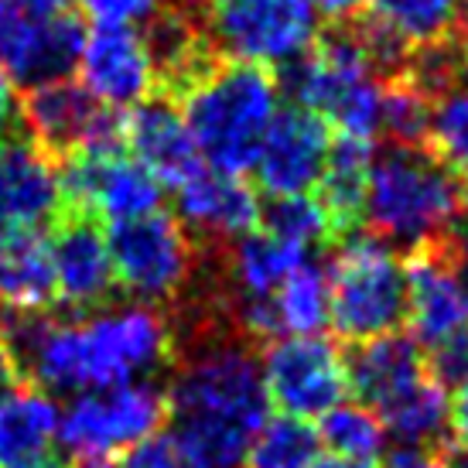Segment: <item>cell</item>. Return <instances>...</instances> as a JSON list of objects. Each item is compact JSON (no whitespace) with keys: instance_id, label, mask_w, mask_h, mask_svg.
<instances>
[{"instance_id":"cell-10","label":"cell","mask_w":468,"mask_h":468,"mask_svg":"<svg viewBox=\"0 0 468 468\" xmlns=\"http://www.w3.org/2000/svg\"><path fill=\"white\" fill-rule=\"evenodd\" d=\"M17 127L52 161L72 154L76 147L127 151L123 147V113L100 106L69 76H55L27 86L25 96H17Z\"/></svg>"},{"instance_id":"cell-32","label":"cell","mask_w":468,"mask_h":468,"mask_svg":"<svg viewBox=\"0 0 468 468\" xmlns=\"http://www.w3.org/2000/svg\"><path fill=\"white\" fill-rule=\"evenodd\" d=\"M76 4L96 27H137L147 25L168 0H76Z\"/></svg>"},{"instance_id":"cell-26","label":"cell","mask_w":468,"mask_h":468,"mask_svg":"<svg viewBox=\"0 0 468 468\" xmlns=\"http://www.w3.org/2000/svg\"><path fill=\"white\" fill-rule=\"evenodd\" d=\"M277 335H322L328 325V273L322 263L304 261L271 294Z\"/></svg>"},{"instance_id":"cell-9","label":"cell","mask_w":468,"mask_h":468,"mask_svg":"<svg viewBox=\"0 0 468 468\" xmlns=\"http://www.w3.org/2000/svg\"><path fill=\"white\" fill-rule=\"evenodd\" d=\"M165 420V390L147 379H131L76 393L58 417V438L76 458H117L154 438Z\"/></svg>"},{"instance_id":"cell-40","label":"cell","mask_w":468,"mask_h":468,"mask_svg":"<svg viewBox=\"0 0 468 468\" xmlns=\"http://www.w3.org/2000/svg\"><path fill=\"white\" fill-rule=\"evenodd\" d=\"M25 379H21V369H17V359H14V352L4 346V338H0V397L4 393H11L14 387H21Z\"/></svg>"},{"instance_id":"cell-16","label":"cell","mask_w":468,"mask_h":468,"mask_svg":"<svg viewBox=\"0 0 468 468\" xmlns=\"http://www.w3.org/2000/svg\"><path fill=\"white\" fill-rule=\"evenodd\" d=\"M52 247V273H55V301L69 312L90 314L106 308V301L117 294L113 277V257L106 247V233L96 226L92 216L79 212H58Z\"/></svg>"},{"instance_id":"cell-27","label":"cell","mask_w":468,"mask_h":468,"mask_svg":"<svg viewBox=\"0 0 468 468\" xmlns=\"http://www.w3.org/2000/svg\"><path fill=\"white\" fill-rule=\"evenodd\" d=\"M318 431L301 417H267L253 434L243 468H312L318 462Z\"/></svg>"},{"instance_id":"cell-24","label":"cell","mask_w":468,"mask_h":468,"mask_svg":"<svg viewBox=\"0 0 468 468\" xmlns=\"http://www.w3.org/2000/svg\"><path fill=\"white\" fill-rule=\"evenodd\" d=\"M373 165V141L335 133L328 147L325 168L318 178V198L328 208L338 236H349L363 222V198Z\"/></svg>"},{"instance_id":"cell-23","label":"cell","mask_w":468,"mask_h":468,"mask_svg":"<svg viewBox=\"0 0 468 468\" xmlns=\"http://www.w3.org/2000/svg\"><path fill=\"white\" fill-rule=\"evenodd\" d=\"M304 261H308V250L284 243L267 229L263 233L253 229V233L236 236L229 243V253L222 261V273L229 277V294L261 301L271 298L287 273L301 267Z\"/></svg>"},{"instance_id":"cell-42","label":"cell","mask_w":468,"mask_h":468,"mask_svg":"<svg viewBox=\"0 0 468 468\" xmlns=\"http://www.w3.org/2000/svg\"><path fill=\"white\" fill-rule=\"evenodd\" d=\"M312 468H373V465H369V462H352V458L328 455V458H318Z\"/></svg>"},{"instance_id":"cell-11","label":"cell","mask_w":468,"mask_h":468,"mask_svg":"<svg viewBox=\"0 0 468 468\" xmlns=\"http://www.w3.org/2000/svg\"><path fill=\"white\" fill-rule=\"evenodd\" d=\"M267 400L287 417L312 420L346 400L349 377L342 352L322 335H277L261 359Z\"/></svg>"},{"instance_id":"cell-41","label":"cell","mask_w":468,"mask_h":468,"mask_svg":"<svg viewBox=\"0 0 468 468\" xmlns=\"http://www.w3.org/2000/svg\"><path fill=\"white\" fill-rule=\"evenodd\" d=\"M7 468H66V462L48 452V455H38V458H27V462H17V465H7Z\"/></svg>"},{"instance_id":"cell-18","label":"cell","mask_w":468,"mask_h":468,"mask_svg":"<svg viewBox=\"0 0 468 468\" xmlns=\"http://www.w3.org/2000/svg\"><path fill=\"white\" fill-rule=\"evenodd\" d=\"M178 196V219L188 233L206 243H233L236 236L253 233L261 226V198L243 182V175L202 168L188 178Z\"/></svg>"},{"instance_id":"cell-28","label":"cell","mask_w":468,"mask_h":468,"mask_svg":"<svg viewBox=\"0 0 468 468\" xmlns=\"http://www.w3.org/2000/svg\"><path fill=\"white\" fill-rule=\"evenodd\" d=\"M261 222L263 229L284 243H294L301 250L312 247H325V243H335L338 229L328 208L322 206L318 196H277L267 208H261Z\"/></svg>"},{"instance_id":"cell-21","label":"cell","mask_w":468,"mask_h":468,"mask_svg":"<svg viewBox=\"0 0 468 468\" xmlns=\"http://www.w3.org/2000/svg\"><path fill=\"white\" fill-rule=\"evenodd\" d=\"M55 304V273L48 236L38 226L0 222V308L48 312Z\"/></svg>"},{"instance_id":"cell-37","label":"cell","mask_w":468,"mask_h":468,"mask_svg":"<svg viewBox=\"0 0 468 468\" xmlns=\"http://www.w3.org/2000/svg\"><path fill=\"white\" fill-rule=\"evenodd\" d=\"M444 239H448V250H452L458 277H462V284H465V291H468V212L455 222V229L444 236Z\"/></svg>"},{"instance_id":"cell-17","label":"cell","mask_w":468,"mask_h":468,"mask_svg":"<svg viewBox=\"0 0 468 468\" xmlns=\"http://www.w3.org/2000/svg\"><path fill=\"white\" fill-rule=\"evenodd\" d=\"M123 147L131 151L137 165H144L168 188H182L188 178H196L198 171L206 168L182 110L165 92H154L151 100L127 110Z\"/></svg>"},{"instance_id":"cell-30","label":"cell","mask_w":468,"mask_h":468,"mask_svg":"<svg viewBox=\"0 0 468 468\" xmlns=\"http://www.w3.org/2000/svg\"><path fill=\"white\" fill-rule=\"evenodd\" d=\"M431 100L428 92L414 86L410 79L397 76L383 79V123L379 133H387V141L397 147H428V127H431Z\"/></svg>"},{"instance_id":"cell-36","label":"cell","mask_w":468,"mask_h":468,"mask_svg":"<svg viewBox=\"0 0 468 468\" xmlns=\"http://www.w3.org/2000/svg\"><path fill=\"white\" fill-rule=\"evenodd\" d=\"M448 428L455 434V448L468 452V383L455 390V403L448 407Z\"/></svg>"},{"instance_id":"cell-2","label":"cell","mask_w":468,"mask_h":468,"mask_svg":"<svg viewBox=\"0 0 468 468\" xmlns=\"http://www.w3.org/2000/svg\"><path fill=\"white\" fill-rule=\"evenodd\" d=\"M0 338L14 352L21 379L45 393H82L131 383L171 366L178 332L154 304L55 322L45 312H7Z\"/></svg>"},{"instance_id":"cell-1","label":"cell","mask_w":468,"mask_h":468,"mask_svg":"<svg viewBox=\"0 0 468 468\" xmlns=\"http://www.w3.org/2000/svg\"><path fill=\"white\" fill-rule=\"evenodd\" d=\"M192 328L168 366L171 441L188 468H239L271 417L261 356L222 318H192Z\"/></svg>"},{"instance_id":"cell-15","label":"cell","mask_w":468,"mask_h":468,"mask_svg":"<svg viewBox=\"0 0 468 468\" xmlns=\"http://www.w3.org/2000/svg\"><path fill=\"white\" fill-rule=\"evenodd\" d=\"M79 86L100 106L131 110L157 92L151 48L133 27H92L76 58Z\"/></svg>"},{"instance_id":"cell-14","label":"cell","mask_w":468,"mask_h":468,"mask_svg":"<svg viewBox=\"0 0 468 468\" xmlns=\"http://www.w3.org/2000/svg\"><path fill=\"white\" fill-rule=\"evenodd\" d=\"M328 147L332 127L318 113L291 103L287 110L273 113L250 171H257V182L271 198L301 196L312 192L322 178Z\"/></svg>"},{"instance_id":"cell-19","label":"cell","mask_w":468,"mask_h":468,"mask_svg":"<svg viewBox=\"0 0 468 468\" xmlns=\"http://www.w3.org/2000/svg\"><path fill=\"white\" fill-rule=\"evenodd\" d=\"M346 377L359 403H366L379 417L393 403L410 397L431 377V369L428 356L420 352L414 338L387 332V335L356 342V349L346 359Z\"/></svg>"},{"instance_id":"cell-20","label":"cell","mask_w":468,"mask_h":468,"mask_svg":"<svg viewBox=\"0 0 468 468\" xmlns=\"http://www.w3.org/2000/svg\"><path fill=\"white\" fill-rule=\"evenodd\" d=\"M62 212L58 168L41 147L21 137L0 141V222L38 226Z\"/></svg>"},{"instance_id":"cell-29","label":"cell","mask_w":468,"mask_h":468,"mask_svg":"<svg viewBox=\"0 0 468 468\" xmlns=\"http://www.w3.org/2000/svg\"><path fill=\"white\" fill-rule=\"evenodd\" d=\"M318 441L325 444L332 455L352 458V462H373L383 455L387 428L366 403H335L322 414Z\"/></svg>"},{"instance_id":"cell-25","label":"cell","mask_w":468,"mask_h":468,"mask_svg":"<svg viewBox=\"0 0 468 468\" xmlns=\"http://www.w3.org/2000/svg\"><path fill=\"white\" fill-rule=\"evenodd\" d=\"M369 4L373 11L366 17L407 52L452 38L468 21V0H369Z\"/></svg>"},{"instance_id":"cell-5","label":"cell","mask_w":468,"mask_h":468,"mask_svg":"<svg viewBox=\"0 0 468 468\" xmlns=\"http://www.w3.org/2000/svg\"><path fill=\"white\" fill-rule=\"evenodd\" d=\"M277 86H284L294 106H304L332 123L335 133L359 141L379 137L383 76L352 21L318 35L308 52L287 62Z\"/></svg>"},{"instance_id":"cell-31","label":"cell","mask_w":468,"mask_h":468,"mask_svg":"<svg viewBox=\"0 0 468 468\" xmlns=\"http://www.w3.org/2000/svg\"><path fill=\"white\" fill-rule=\"evenodd\" d=\"M428 151L468 185V82H458L431 103Z\"/></svg>"},{"instance_id":"cell-22","label":"cell","mask_w":468,"mask_h":468,"mask_svg":"<svg viewBox=\"0 0 468 468\" xmlns=\"http://www.w3.org/2000/svg\"><path fill=\"white\" fill-rule=\"evenodd\" d=\"M58 403L45 390L21 383L0 397V468L52 452L58 438Z\"/></svg>"},{"instance_id":"cell-4","label":"cell","mask_w":468,"mask_h":468,"mask_svg":"<svg viewBox=\"0 0 468 468\" xmlns=\"http://www.w3.org/2000/svg\"><path fill=\"white\" fill-rule=\"evenodd\" d=\"M468 212V185L428 147H397L373 154L363 198V222L377 239L414 250L441 239Z\"/></svg>"},{"instance_id":"cell-12","label":"cell","mask_w":468,"mask_h":468,"mask_svg":"<svg viewBox=\"0 0 468 468\" xmlns=\"http://www.w3.org/2000/svg\"><path fill=\"white\" fill-rule=\"evenodd\" d=\"M403 318L417 346L434 349L438 342L468 328V291L455 271L448 239H431L403 257Z\"/></svg>"},{"instance_id":"cell-3","label":"cell","mask_w":468,"mask_h":468,"mask_svg":"<svg viewBox=\"0 0 468 468\" xmlns=\"http://www.w3.org/2000/svg\"><path fill=\"white\" fill-rule=\"evenodd\" d=\"M277 76L253 62L219 58L188 82L175 103L182 110L206 168L247 175L277 113Z\"/></svg>"},{"instance_id":"cell-38","label":"cell","mask_w":468,"mask_h":468,"mask_svg":"<svg viewBox=\"0 0 468 468\" xmlns=\"http://www.w3.org/2000/svg\"><path fill=\"white\" fill-rule=\"evenodd\" d=\"M314 7H318V14H322V17H328V21L346 25V21L363 17L366 7H369V0H314Z\"/></svg>"},{"instance_id":"cell-7","label":"cell","mask_w":468,"mask_h":468,"mask_svg":"<svg viewBox=\"0 0 468 468\" xmlns=\"http://www.w3.org/2000/svg\"><path fill=\"white\" fill-rule=\"evenodd\" d=\"M106 247L113 257L117 291L141 304H165L185 298L198 273V250L178 216L165 208L141 219L110 222Z\"/></svg>"},{"instance_id":"cell-35","label":"cell","mask_w":468,"mask_h":468,"mask_svg":"<svg viewBox=\"0 0 468 468\" xmlns=\"http://www.w3.org/2000/svg\"><path fill=\"white\" fill-rule=\"evenodd\" d=\"M379 468H452V462L438 441H400L383 455Z\"/></svg>"},{"instance_id":"cell-34","label":"cell","mask_w":468,"mask_h":468,"mask_svg":"<svg viewBox=\"0 0 468 468\" xmlns=\"http://www.w3.org/2000/svg\"><path fill=\"white\" fill-rule=\"evenodd\" d=\"M113 468H188L171 434H154L113 458Z\"/></svg>"},{"instance_id":"cell-6","label":"cell","mask_w":468,"mask_h":468,"mask_svg":"<svg viewBox=\"0 0 468 468\" xmlns=\"http://www.w3.org/2000/svg\"><path fill=\"white\" fill-rule=\"evenodd\" d=\"M328 273V325L346 342L397 332L403 322V261L377 236H346Z\"/></svg>"},{"instance_id":"cell-8","label":"cell","mask_w":468,"mask_h":468,"mask_svg":"<svg viewBox=\"0 0 468 468\" xmlns=\"http://www.w3.org/2000/svg\"><path fill=\"white\" fill-rule=\"evenodd\" d=\"M314 0H206L202 25L222 58L287 66L318 38Z\"/></svg>"},{"instance_id":"cell-39","label":"cell","mask_w":468,"mask_h":468,"mask_svg":"<svg viewBox=\"0 0 468 468\" xmlns=\"http://www.w3.org/2000/svg\"><path fill=\"white\" fill-rule=\"evenodd\" d=\"M14 127H17V92H14L11 76L0 69V141L11 137Z\"/></svg>"},{"instance_id":"cell-13","label":"cell","mask_w":468,"mask_h":468,"mask_svg":"<svg viewBox=\"0 0 468 468\" xmlns=\"http://www.w3.org/2000/svg\"><path fill=\"white\" fill-rule=\"evenodd\" d=\"M86 41V27L72 7L52 17L17 11L0 4V69L11 82H45L55 76H69Z\"/></svg>"},{"instance_id":"cell-33","label":"cell","mask_w":468,"mask_h":468,"mask_svg":"<svg viewBox=\"0 0 468 468\" xmlns=\"http://www.w3.org/2000/svg\"><path fill=\"white\" fill-rule=\"evenodd\" d=\"M428 369L444 390H458L468 383V328L438 342L428 356Z\"/></svg>"}]
</instances>
